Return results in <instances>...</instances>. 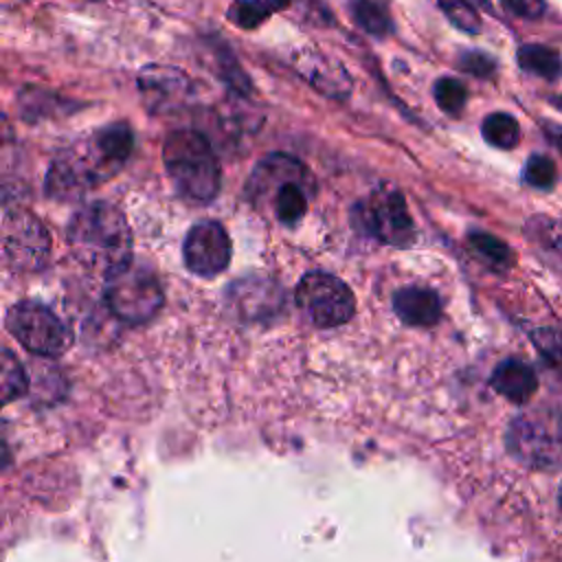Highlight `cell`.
Instances as JSON below:
<instances>
[{
    "mask_svg": "<svg viewBox=\"0 0 562 562\" xmlns=\"http://www.w3.org/2000/svg\"><path fill=\"white\" fill-rule=\"evenodd\" d=\"M296 303L310 323L323 329L347 323L356 312L351 290L345 281L327 272H307L299 281Z\"/></svg>",
    "mask_w": 562,
    "mask_h": 562,
    "instance_id": "cell-7",
    "label": "cell"
},
{
    "mask_svg": "<svg viewBox=\"0 0 562 562\" xmlns=\"http://www.w3.org/2000/svg\"><path fill=\"white\" fill-rule=\"evenodd\" d=\"M0 389H2V402L4 404H9L11 400H15V397H20L29 391V378H26L20 360L9 349L2 351Z\"/></svg>",
    "mask_w": 562,
    "mask_h": 562,
    "instance_id": "cell-22",
    "label": "cell"
},
{
    "mask_svg": "<svg viewBox=\"0 0 562 562\" xmlns=\"http://www.w3.org/2000/svg\"><path fill=\"white\" fill-rule=\"evenodd\" d=\"M481 134L483 138L498 147V149H512L518 145L520 140V125L518 121L507 114V112H492L483 119V125H481Z\"/></svg>",
    "mask_w": 562,
    "mask_h": 562,
    "instance_id": "cell-20",
    "label": "cell"
},
{
    "mask_svg": "<svg viewBox=\"0 0 562 562\" xmlns=\"http://www.w3.org/2000/svg\"><path fill=\"white\" fill-rule=\"evenodd\" d=\"M226 296L233 312L246 321L268 318L277 314L279 307L283 305V290L272 279H263V277L235 281L226 292Z\"/></svg>",
    "mask_w": 562,
    "mask_h": 562,
    "instance_id": "cell-13",
    "label": "cell"
},
{
    "mask_svg": "<svg viewBox=\"0 0 562 562\" xmlns=\"http://www.w3.org/2000/svg\"><path fill=\"white\" fill-rule=\"evenodd\" d=\"M349 15L358 29L373 37H386L393 33L391 13L378 0H349Z\"/></svg>",
    "mask_w": 562,
    "mask_h": 562,
    "instance_id": "cell-18",
    "label": "cell"
},
{
    "mask_svg": "<svg viewBox=\"0 0 562 562\" xmlns=\"http://www.w3.org/2000/svg\"><path fill=\"white\" fill-rule=\"evenodd\" d=\"M439 7L443 15L461 31L465 33H479L481 31V18L474 11L476 7L468 0H439Z\"/></svg>",
    "mask_w": 562,
    "mask_h": 562,
    "instance_id": "cell-24",
    "label": "cell"
},
{
    "mask_svg": "<svg viewBox=\"0 0 562 562\" xmlns=\"http://www.w3.org/2000/svg\"><path fill=\"white\" fill-rule=\"evenodd\" d=\"M138 90L143 101L154 112H167L182 105L191 94L189 77L173 66L149 64L138 75Z\"/></svg>",
    "mask_w": 562,
    "mask_h": 562,
    "instance_id": "cell-12",
    "label": "cell"
},
{
    "mask_svg": "<svg viewBox=\"0 0 562 562\" xmlns=\"http://www.w3.org/2000/svg\"><path fill=\"white\" fill-rule=\"evenodd\" d=\"M68 244L81 266L105 279L132 261L130 224L123 211L108 202H90L72 215Z\"/></svg>",
    "mask_w": 562,
    "mask_h": 562,
    "instance_id": "cell-2",
    "label": "cell"
},
{
    "mask_svg": "<svg viewBox=\"0 0 562 562\" xmlns=\"http://www.w3.org/2000/svg\"><path fill=\"white\" fill-rule=\"evenodd\" d=\"M432 94H435L437 105L448 114H459L468 101V90H465L463 81H459L454 77L437 79Z\"/></svg>",
    "mask_w": 562,
    "mask_h": 562,
    "instance_id": "cell-23",
    "label": "cell"
},
{
    "mask_svg": "<svg viewBox=\"0 0 562 562\" xmlns=\"http://www.w3.org/2000/svg\"><path fill=\"white\" fill-rule=\"evenodd\" d=\"M187 268L198 277H215L231 261V239L220 222H198L189 228L182 246Z\"/></svg>",
    "mask_w": 562,
    "mask_h": 562,
    "instance_id": "cell-11",
    "label": "cell"
},
{
    "mask_svg": "<svg viewBox=\"0 0 562 562\" xmlns=\"http://www.w3.org/2000/svg\"><path fill=\"white\" fill-rule=\"evenodd\" d=\"M531 342L538 347L540 356L562 375V331L538 327L531 331Z\"/></svg>",
    "mask_w": 562,
    "mask_h": 562,
    "instance_id": "cell-25",
    "label": "cell"
},
{
    "mask_svg": "<svg viewBox=\"0 0 562 562\" xmlns=\"http://www.w3.org/2000/svg\"><path fill=\"white\" fill-rule=\"evenodd\" d=\"M367 226L384 244L406 248L415 239V224L404 195L393 187H380L367 200Z\"/></svg>",
    "mask_w": 562,
    "mask_h": 562,
    "instance_id": "cell-10",
    "label": "cell"
},
{
    "mask_svg": "<svg viewBox=\"0 0 562 562\" xmlns=\"http://www.w3.org/2000/svg\"><path fill=\"white\" fill-rule=\"evenodd\" d=\"M105 281V303L125 323H145L162 305V288L149 266L130 261Z\"/></svg>",
    "mask_w": 562,
    "mask_h": 562,
    "instance_id": "cell-6",
    "label": "cell"
},
{
    "mask_svg": "<svg viewBox=\"0 0 562 562\" xmlns=\"http://www.w3.org/2000/svg\"><path fill=\"white\" fill-rule=\"evenodd\" d=\"M501 4L518 15V18H525V20H536L544 13V0H501Z\"/></svg>",
    "mask_w": 562,
    "mask_h": 562,
    "instance_id": "cell-28",
    "label": "cell"
},
{
    "mask_svg": "<svg viewBox=\"0 0 562 562\" xmlns=\"http://www.w3.org/2000/svg\"><path fill=\"white\" fill-rule=\"evenodd\" d=\"M294 68L305 77V81H310L318 92L327 97L345 99L351 92V79L345 66L321 50H299L294 55Z\"/></svg>",
    "mask_w": 562,
    "mask_h": 562,
    "instance_id": "cell-14",
    "label": "cell"
},
{
    "mask_svg": "<svg viewBox=\"0 0 562 562\" xmlns=\"http://www.w3.org/2000/svg\"><path fill=\"white\" fill-rule=\"evenodd\" d=\"M2 250L9 268L26 272L46 263L50 241L37 217L24 209L4 211L2 220Z\"/></svg>",
    "mask_w": 562,
    "mask_h": 562,
    "instance_id": "cell-9",
    "label": "cell"
},
{
    "mask_svg": "<svg viewBox=\"0 0 562 562\" xmlns=\"http://www.w3.org/2000/svg\"><path fill=\"white\" fill-rule=\"evenodd\" d=\"M544 132H547V136L551 138V143L562 151V125L547 123V125H544Z\"/></svg>",
    "mask_w": 562,
    "mask_h": 562,
    "instance_id": "cell-29",
    "label": "cell"
},
{
    "mask_svg": "<svg viewBox=\"0 0 562 562\" xmlns=\"http://www.w3.org/2000/svg\"><path fill=\"white\" fill-rule=\"evenodd\" d=\"M470 248L494 270H507L512 266V250L505 241L490 233H472L468 237Z\"/></svg>",
    "mask_w": 562,
    "mask_h": 562,
    "instance_id": "cell-21",
    "label": "cell"
},
{
    "mask_svg": "<svg viewBox=\"0 0 562 562\" xmlns=\"http://www.w3.org/2000/svg\"><path fill=\"white\" fill-rule=\"evenodd\" d=\"M393 310L406 325L430 327L441 316L439 296L422 285H406L393 294Z\"/></svg>",
    "mask_w": 562,
    "mask_h": 562,
    "instance_id": "cell-15",
    "label": "cell"
},
{
    "mask_svg": "<svg viewBox=\"0 0 562 562\" xmlns=\"http://www.w3.org/2000/svg\"><path fill=\"white\" fill-rule=\"evenodd\" d=\"M165 169L176 191L193 202L215 198L222 171L211 143L198 130H173L162 145Z\"/></svg>",
    "mask_w": 562,
    "mask_h": 562,
    "instance_id": "cell-3",
    "label": "cell"
},
{
    "mask_svg": "<svg viewBox=\"0 0 562 562\" xmlns=\"http://www.w3.org/2000/svg\"><path fill=\"white\" fill-rule=\"evenodd\" d=\"M490 382L492 389L512 404H527L538 389V375L533 373V369L516 358H507L496 364Z\"/></svg>",
    "mask_w": 562,
    "mask_h": 562,
    "instance_id": "cell-16",
    "label": "cell"
},
{
    "mask_svg": "<svg viewBox=\"0 0 562 562\" xmlns=\"http://www.w3.org/2000/svg\"><path fill=\"white\" fill-rule=\"evenodd\" d=\"M459 66L465 70V72H470V75H474V77H492L494 75V70H496V64H494V59L490 57V55H485V53H479V50H468V53H463L461 55V59H459Z\"/></svg>",
    "mask_w": 562,
    "mask_h": 562,
    "instance_id": "cell-27",
    "label": "cell"
},
{
    "mask_svg": "<svg viewBox=\"0 0 562 562\" xmlns=\"http://www.w3.org/2000/svg\"><path fill=\"white\" fill-rule=\"evenodd\" d=\"M307 187H312L307 171L296 158L272 154L255 167L246 193L255 202L268 198L274 217L285 226H294L307 211Z\"/></svg>",
    "mask_w": 562,
    "mask_h": 562,
    "instance_id": "cell-4",
    "label": "cell"
},
{
    "mask_svg": "<svg viewBox=\"0 0 562 562\" xmlns=\"http://www.w3.org/2000/svg\"><path fill=\"white\" fill-rule=\"evenodd\" d=\"M516 57L520 68L531 75H538L547 81H555L562 77V57L555 48H549L544 44H522Z\"/></svg>",
    "mask_w": 562,
    "mask_h": 562,
    "instance_id": "cell-17",
    "label": "cell"
},
{
    "mask_svg": "<svg viewBox=\"0 0 562 562\" xmlns=\"http://www.w3.org/2000/svg\"><path fill=\"white\" fill-rule=\"evenodd\" d=\"M134 149V134L127 123H112L90 138L61 149L46 173V193L70 202L110 180Z\"/></svg>",
    "mask_w": 562,
    "mask_h": 562,
    "instance_id": "cell-1",
    "label": "cell"
},
{
    "mask_svg": "<svg viewBox=\"0 0 562 562\" xmlns=\"http://www.w3.org/2000/svg\"><path fill=\"white\" fill-rule=\"evenodd\" d=\"M525 180L536 189H551L555 184V165L544 154H533L522 169Z\"/></svg>",
    "mask_w": 562,
    "mask_h": 562,
    "instance_id": "cell-26",
    "label": "cell"
},
{
    "mask_svg": "<svg viewBox=\"0 0 562 562\" xmlns=\"http://www.w3.org/2000/svg\"><path fill=\"white\" fill-rule=\"evenodd\" d=\"M7 329L37 356H61L70 347V331L42 303L20 301L7 312Z\"/></svg>",
    "mask_w": 562,
    "mask_h": 562,
    "instance_id": "cell-8",
    "label": "cell"
},
{
    "mask_svg": "<svg viewBox=\"0 0 562 562\" xmlns=\"http://www.w3.org/2000/svg\"><path fill=\"white\" fill-rule=\"evenodd\" d=\"M290 2L292 0H235L226 11V18L239 29H257Z\"/></svg>",
    "mask_w": 562,
    "mask_h": 562,
    "instance_id": "cell-19",
    "label": "cell"
},
{
    "mask_svg": "<svg viewBox=\"0 0 562 562\" xmlns=\"http://www.w3.org/2000/svg\"><path fill=\"white\" fill-rule=\"evenodd\" d=\"M507 450L536 470L562 468V404H540L512 419Z\"/></svg>",
    "mask_w": 562,
    "mask_h": 562,
    "instance_id": "cell-5",
    "label": "cell"
},
{
    "mask_svg": "<svg viewBox=\"0 0 562 562\" xmlns=\"http://www.w3.org/2000/svg\"><path fill=\"white\" fill-rule=\"evenodd\" d=\"M88 2H94V0H88Z\"/></svg>",
    "mask_w": 562,
    "mask_h": 562,
    "instance_id": "cell-31",
    "label": "cell"
},
{
    "mask_svg": "<svg viewBox=\"0 0 562 562\" xmlns=\"http://www.w3.org/2000/svg\"><path fill=\"white\" fill-rule=\"evenodd\" d=\"M558 496H560V505H562V483H560V494Z\"/></svg>",
    "mask_w": 562,
    "mask_h": 562,
    "instance_id": "cell-30",
    "label": "cell"
}]
</instances>
